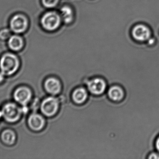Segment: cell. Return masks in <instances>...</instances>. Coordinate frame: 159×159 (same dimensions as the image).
I'll return each instance as SVG.
<instances>
[{
	"label": "cell",
	"mask_w": 159,
	"mask_h": 159,
	"mask_svg": "<svg viewBox=\"0 0 159 159\" xmlns=\"http://www.w3.org/2000/svg\"><path fill=\"white\" fill-rule=\"evenodd\" d=\"M40 23L46 31L54 32L59 29L63 22L58 10L54 9L47 10L43 14Z\"/></svg>",
	"instance_id": "6da1fadb"
},
{
	"label": "cell",
	"mask_w": 159,
	"mask_h": 159,
	"mask_svg": "<svg viewBox=\"0 0 159 159\" xmlns=\"http://www.w3.org/2000/svg\"><path fill=\"white\" fill-rule=\"evenodd\" d=\"M19 67V59L14 53L7 52L0 58V69L4 75H12L17 72Z\"/></svg>",
	"instance_id": "7a4b0ae2"
},
{
	"label": "cell",
	"mask_w": 159,
	"mask_h": 159,
	"mask_svg": "<svg viewBox=\"0 0 159 159\" xmlns=\"http://www.w3.org/2000/svg\"><path fill=\"white\" fill-rule=\"evenodd\" d=\"M9 24L12 31L16 34L25 32L28 30L30 24L28 17L22 13L14 15L10 19Z\"/></svg>",
	"instance_id": "3957f363"
},
{
	"label": "cell",
	"mask_w": 159,
	"mask_h": 159,
	"mask_svg": "<svg viewBox=\"0 0 159 159\" xmlns=\"http://www.w3.org/2000/svg\"><path fill=\"white\" fill-rule=\"evenodd\" d=\"M1 111L2 116L6 121L14 123L20 119L23 111L16 104L8 103L4 105Z\"/></svg>",
	"instance_id": "277c9868"
},
{
	"label": "cell",
	"mask_w": 159,
	"mask_h": 159,
	"mask_svg": "<svg viewBox=\"0 0 159 159\" xmlns=\"http://www.w3.org/2000/svg\"><path fill=\"white\" fill-rule=\"evenodd\" d=\"M59 105V101L57 98L53 96L47 97L41 103V112L46 116L51 117L57 113Z\"/></svg>",
	"instance_id": "5b68a950"
},
{
	"label": "cell",
	"mask_w": 159,
	"mask_h": 159,
	"mask_svg": "<svg viewBox=\"0 0 159 159\" xmlns=\"http://www.w3.org/2000/svg\"><path fill=\"white\" fill-rule=\"evenodd\" d=\"M87 88L92 94L99 96L103 94L107 88L106 82L101 77H95L87 82Z\"/></svg>",
	"instance_id": "8992f818"
},
{
	"label": "cell",
	"mask_w": 159,
	"mask_h": 159,
	"mask_svg": "<svg viewBox=\"0 0 159 159\" xmlns=\"http://www.w3.org/2000/svg\"><path fill=\"white\" fill-rule=\"evenodd\" d=\"M32 97L31 90L26 87L18 88L14 93L15 101L19 104L25 106L30 102Z\"/></svg>",
	"instance_id": "52a82bcc"
},
{
	"label": "cell",
	"mask_w": 159,
	"mask_h": 159,
	"mask_svg": "<svg viewBox=\"0 0 159 159\" xmlns=\"http://www.w3.org/2000/svg\"><path fill=\"white\" fill-rule=\"evenodd\" d=\"M44 87L47 93L54 96L61 92L62 85L57 78L51 77L47 78L44 81Z\"/></svg>",
	"instance_id": "ba28073f"
},
{
	"label": "cell",
	"mask_w": 159,
	"mask_h": 159,
	"mask_svg": "<svg viewBox=\"0 0 159 159\" xmlns=\"http://www.w3.org/2000/svg\"><path fill=\"white\" fill-rule=\"evenodd\" d=\"M131 34L134 39L136 41L143 42L150 38L151 31L145 25L138 24L132 29Z\"/></svg>",
	"instance_id": "9c48e42d"
},
{
	"label": "cell",
	"mask_w": 159,
	"mask_h": 159,
	"mask_svg": "<svg viewBox=\"0 0 159 159\" xmlns=\"http://www.w3.org/2000/svg\"><path fill=\"white\" fill-rule=\"evenodd\" d=\"M58 11L63 23L70 25L74 21L75 17V11L71 6L68 4L62 5L59 7Z\"/></svg>",
	"instance_id": "30bf717a"
},
{
	"label": "cell",
	"mask_w": 159,
	"mask_h": 159,
	"mask_svg": "<svg viewBox=\"0 0 159 159\" xmlns=\"http://www.w3.org/2000/svg\"><path fill=\"white\" fill-rule=\"evenodd\" d=\"M29 127L33 130L39 131L43 129L45 124V120L41 115L33 113L29 116L28 121Z\"/></svg>",
	"instance_id": "8fae6325"
},
{
	"label": "cell",
	"mask_w": 159,
	"mask_h": 159,
	"mask_svg": "<svg viewBox=\"0 0 159 159\" xmlns=\"http://www.w3.org/2000/svg\"><path fill=\"white\" fill-rule=\"evenodd\" d=\"M108 98L111 101L115 102H120L125 99L126 92L124 88L119 86H112L107 91Z\"/></svg>",
	"instance_id": "7c38bea8"
},
{
	"label": "cell",
	"mask_w": 159,
	"mask_h": 159,
	"mask_svg": "<svg viewBox=\"0 0 159 159\" xmlns=\"http://www.w3.org/2000/svg\"><path fill=\"white\" fill-rule=\"evenodd\" d=\"M72 101L76 104H82L88 98V93L85 88L80 87L75 89L72 93Z\"/></svg>",
	"instance_id": "4fadbf2b"
},
{
	"label": "cell",
	"mask_w": 159,
	"mask_h": 159,
	"mask_svg": "<svg viewBox=\"0 0 159 159\" xmlns=\"http://www.w3.org/2000/svg\"><path fill=\"white\" fill-rule=\"evenodd\" d=\"M24 39L22 36L17 35H14L9 38L7 45L11 50L19 51L22 49L24 47Z\"/></svg>",
	"instance_id": "5bb4252c"
},
{
	"label": "cell",
	"mask_w": 159,
	"mask_h": 159,
	"mask_svg": "<svg viewBox=\"0 0 159 159\" xmlns=\"http://www.w3.org/2000/svg\"><path fill=\"white\" fill-rule=\"evenodd\" d=\"M16 134L13 130L6 129L4 130L1 134L2 142L7 145H12L16 141Z\"/></svg>",
	"instance_id": "9a60e30c"
},
{
	"label": "cell",
	"mask_w": 159,
	"mask_h": 159,
	"mask_svg": "<svg viewBox=\"0 0 159 159\" xmlns=\"http://www.w3.org/2000/svg\"><path fill=\"white\" fill-rule=\"evenodd\" d=\"M61 0H41L42 4L48 10L54 9L58 7Z\"/></svg>",
	"instance_id": "2e32d148"
},
{
	"label": "cell",
	"mask_w": 159,
	"mask_h": 159,
	"mask_svg": "<svg viewBox=\"0 0 159 159\" xmlns=\"http://www.w3.org/2000/svg\"><path fill=\"white\" fill-rule=\"evenodd\" d=\"M12 32H13L11 29L7 28H4L0 30V39L5 41L8 40L9 38L12 36Z\"/></svg>",
	"instance_id": "e0dca14e"
},
{
	"label": "cell",
	"mask_w": 159,
	"mask_h": 159,
	"mask_svg": "<svg viewBox=\"0 0 159 159\" xmlns=\"http://www.w3.org/2000/svg\"><path fill=\"white\" fill-rule=\"evenodd\" d=\"M146 159H159V153L156 150L151 151L148 155Z\"/></svg>",
	"instance_id": "ac0fdd59"
},
{
	"label": "cell",
	"mask_w": 159,
	"mask_h": 159,
	"mask_svg": "<svg viewBox=\"0 0 159 159\" xmlns=\"http://www.w3.org/2000/svg\"><path fill=\"white\" fill-rule=\"evenodd\" d=\"M154 147H155V150L159 153V134L155 139V142H154Z\"/></svg>",
	"instance_id": "d6986e66"
},
{
	"label": "cell",
	"mask_w": 159,
	"mask_h": 159,
	"mask_svg": "<svg viewBox=\"0 0 159 159\" xmlns=\"http://www.w3.org/2000/svg\"><path fill=\"white\" fill-rule=\"evenodd\" d=\"M4 75L2 73L0 72V83L2 82L4 78Z\"/></svg>",
	"instance_id": "ffe728a7"
},
{
	"label": "cell",
	"mask_w": 159,
	"mask_h": 159,
	"mask_svg": "<svg viewBox=\"0 0 159 159\" xmlns=\"http://www.w3.org/2000/svg\"><path fill=\"white\" fill-rule=\"evenodd\" d=\"M153 41H154V39H152L151 40H149V43H150V44H152L153 43Z\"/></svg>",
	"instance_id": "44dd1931"
},
{
	"label": "cell",
	"mask_w": 159,
	"mask_h": 159,
	"mask_svg": "<svg viewBox=\"0 0 159 159\" xmlns=\"http://www.w3.org/2000/svg\"><path fill=\"white\" fill-rule=\"evenodd\" d=\"M2 117V111H0V119H1Z\"/></svg>",
	"instance_id": "7402d4cb"
}]
</instances>
